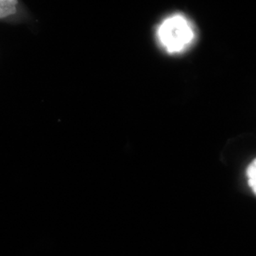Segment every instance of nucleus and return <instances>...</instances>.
<instances>
[{
  "instance_id": "obj_2",
  "label": "nucleus",
  "mask_w": 256,
  "mask_h": 256,
  "mask_svg": "<svg viewBox=\"0 0 256 256\" xmlns=\"http://www.w3.org/2000/svg\"><path fill=\"white\" fill-rule=\"evenodd\" d=\"M18 2L9 0V1H1L0 3V14L1 18H8L10 15L14 14L16 12Z\"/></svg>"
},
{
  "instance_id": "obj_1",
  "label": "nucleus",
  "mask_w": 256,
  "mask_h": 256,
  "mask_svg": "<svg viewBox=\"0 0 256 256\" xmlns=\"http://www.w3.org/2000/svg\"><path fill=\"white\" fill-rule=\"evenodd\" d=\"M156 38L168 53L180 54L188 50L196 38L194 28L184 15L174 14L158 25Z\"/></svg>"
},
{
  "instance_id": "obj_3",
  "label": "nucleus",
  "mask_w": 256,
  "mask_h": 256,
  "mask_svg": "<svg viewBox=\"0 0 256 256\" xmlns=\"http://www.w3.org/2000/svg\"><path fill=\"white\" fill-rule=\"evenodd\" d=\"M247 176L248 178V184L250 186L256 184V159L249 165L247 170Z\"/></svg>"
},
{
  "instance_id": "obj_4",
  "label": "nucleus",
  "mask_w": 256,
  "mask_h": 256,
  "mask_svg": "<svg viewBox=\"0 0 256 256\" xmlns=\"http://www.w3.org/2000/svg\"><path fill=\"white\" fill-rule=\"evenodd\" d=\"M252 188V190H254V192H255L256 194V184L252 185V186H250Z\"/></svg>"
}]
</instances>
